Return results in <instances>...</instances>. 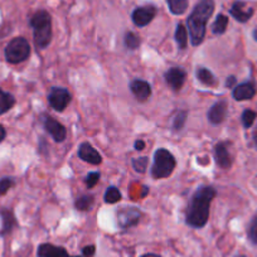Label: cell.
I'll return each mask as SVG.
<instances>
[{"label":"cell","instance_id":"obj_1","mask_svg":"<svg viewBox=\"0 0 257 257\" xmlns=\"http://www.w3.org/2000/svg\"><path fill=\"white\" fill-rule=\"evenodd\" d=\"M216 196L217 190L212 185L199 187L188 203L185 223L193 228H203L209 219V208Z\"/></svg>","mask_w":257,"mask_h":257},{"label":"cell","instance_id":"obj_2","mask_svg":"<svg viewBox=\"0 0 257 257\" xmlns=\"http://www.w3.org/2000/svg\"><path fill=\"white\" fill-rule=\"evenodd\" d=\"M214 8H216L214 0H201L188 17L187 29L192 46L197 47L202 44L206 37L207 23L214 13Z\"/></svg>","mask_w":257,"mask_h":257},{"label":"cell","instance_id":"obj_3","mask_svg":"<svg viewBox=\"0 0 257 257\" xmlns=\"http://www.w3.org/2000/svg\"><path fill=\"white\" fill-rule=\"evenodd\" d=\"M33 39L37 48L44 49L49 46L52 41V18L47 11H38L31 18Z\"/></svg>","mask_w":257,"mask_h":257},{"label":"cell","instance_id":"obj_4","mask_svg":"<svg viewBox=\"0 0 257 257\" xmlns=\"http://www.w3.org/2000/svg\"><path fill=\"white\" fill-rule=\"evenodd\" d=\"M175 165V158L169 150L160 148L155 152L154 154V163H153L152 168V175L154 179H164L172 175L174 172Z\"/></svg>","mask_w":257,"mask_h":257},{"label":"cell","instance_id":"obj_5","mask_svg":"<svg viewBox=\"0 0 257 257\" xmlns=\"http://www.w3.org/2000/svg\"><path fill=\"white\" fill-rule=\"evenodd\" d=\"M6 59L12 64H18L27 61L31 56V46L23 37L13 38L6 47Z\"/></svg>","mask_w":257,"mask_h":257},{"label":"cell","instance_id":"obj_6","mask_svg":"<svg viewBox=\"0 0 257 257\" xmlns=\"http://www.w3.org/2000/svg\"><path fill=\"white\" fill-rule=\"evenodd\" d=\"M48 103L53 110L62 112L71 102V93L67 88L52 87L48 93Z\"/></svg>","mask_w":257,"mask_h":257},{"label":"cell","instance_id":"obj_7","mask_svg":"<svg viewBox=\"0 0 257 257\" xmlns=\"http://www.w3.org/2000/svg\"><path fill=\"white\" fill-rule=\"evenodd\" d=\"M142 218V212L137 207H123L117 212V222L120 228L127 229L137 226Z\"/></svg>","mask_w":257,"mask_h":257},{"label":"cell","instance_id":"obj_8","mask_svg":"<svg viewBox=\"0 0 257 257\" xmlns=\"http://www.w3.org/2000/svg\"><path fill=\"white\" fill-rule=\"evenodd\" d=\"M157 7L152 6V4H148V6L138 7L137 9H134L132 14L133 23L135 24L139 28H143V27H147L148 24L152 23L153 19L157 16Z\"/></svg>","mask_w":257,"mask_h":257},{"label":"cell","instance_id":"obj_9","mask_svg":"<svg viewBox=\"0 0 257 257\" xmlns=\"http://www.w3.org/2000/svg\"><path fill=\"white\" fill-rule=\"evenodd\" d=\"M42 122H43V127L52 138H53L54 142L62 143L64 142L66 137H67V130L62 125L61 122L53 118L52 116L46 115L42 118Z\"/></svg>","mask_w":257,"mask_h":257},{"label":"cell","instance_id":"obj_10","mask_svg":"<svg viewBox=\"0 0 257 257\" xmlns=\"http://www.w3.org/2000/svg\"><path fill=\"white\" fill-rule=\"evenodd\" d=\"M165 82L172 88L173 91L178 92L182 90L185 80H187V72L180 67H172L165 72L164 75Z\"/></svg>","mask_w":257,"mask_h":257},{"label":"cell","instance_id":"obj_11","mask_svg":"<svg viewBox=\"0 0 257 257\" xmlns=\"http://www.w3.org/2000/svg\"><path fill=\"white\" fill-rule=\"evenodd\" d=\"M128 87H130V91L135 96V98L140 102H144L152 96V86H150V83L144 80H140V78L133 80Z\"/></svg>","mask_w":257,"mask_h":257},{"label":"cell","instance_id":"obj_12","mask_svg":"<svg viewBox=\"0 0 257 257\" xmlns=\"http://www.w3.org/2000/svg\"><path fill=\"white\" fill-rule=\"evenodd\" d=\"M227 108H228L227 101L221 100L218 101V102L214 103V105L208 110V113H207V117H208L209 122L214 126L223 122L227 117V111H228Z\"/></svg>","mask_w":257,"mask_h":257},{"label":"cell","instance_id":"obj_13","mask_svg":"<svg viewBox=\"0 0 257 257\" xmlns=\"http://www.w3.org/2000/svg\"><path fill=\"white\" fill-rule=\"evenodd\" d=\"M78 158L83 162L92 165H98L102 162V157L100 153L90 144V143H82L78 147Z\"/></svg>","mask_w":257,"mask_h":257},{"label":"cell","instance_id":"obj_14","mask_svg":"<svg viewBox=\"0 0 257 257\" xmlns=\"http://www.w3.org/2000/svg\"><path fill=\"white\" fill-rule=\"evenodd\" d=\"M229 14L239 23H246L253 16V8L247 6L244 2L237 0V2L232 4L231 9H229Z\"/></svg>","mask_w":257,"mask_h":257},{"label":"cell","instance_id":"obj_15","mask_svg":"<svg viewBox=\"0 0 257 257\" xmlns=\"http://www.w3.org/2000/svg\"><path fill=\"white\" fill-rule=\"evenodd\" d=\"M214 159H216L217 165L222 169H229L232 167V158L229 155L227 143H217L214 147Z\"/></svg>","mask_w":257,"mask_h":257},{"label":"cell","instance_id":"obj_16","mask_svg":"<svg viewBox=\"0 0 257 257\" xmlns=\"http://www.w3.org/2000/svg\"><path fill=\"white\" fill-rule=\"evenodd\" d=\"M38 257H81V256H70L68 252L63 247L54 246L52 243H42L39 244L37 249Z\"/></svg>","mask_w":257,"mask_h":257},{"label":"cell","instance_id":"obj_17","mask_svg":"<svg viewBox=\"0 0 257 257\" xmlns=\"http://www.w3.org/2000/svg\"><path fill=\"white\" fill-rule=\"evenodd\" d=\"M256 95V87L252 82H244L236 86L232 91V96L236 101H247L251 100Z\"/></svg>","mask_w":257,"mask_h":257},{"label":"cell","instance_id":"obj_18","mask_svg":"<svg viewBox=\"0 0 257 257\" xmlns=\"http://www.w3.org/2000/svg\"><path fill=\"white\" fill-rule=\"evenodd\" d=\"M196 77L202 85L208 86V87H212L217 83V78L208 68L206 67H198L196 71Z\"/></svg>","mask_w":257,"mask_h":257},{"label":"cell","instance_id":"obj_19","mask_svg":"<svg viewBox=\"0 0 257 257\" xmlns=\"http://www.w3.org/2000/svg\"><path fill=\"white\" fill-rule=\"evenodd\" d=\"M168 8L174 16H183L187 12L189 0H167Z\"/></svg>","mask_w":257,"mask_h":257},{"label":"cell","instance_id":"obj_20","mask_svg":"<svg viewBox=\"0 0 257 257\" xmlns=\"http://www.w3.org/2000/svg\"><path fill=\"white\" fill-rule=\"evenodd\" d=\"M14 105H16V98H14V96L0 88V115L8 112Z\"/></svg>","mask_w":257,"mask_h":257},{"label":"cell","instance_id":"obj_21","mask_svg":"<svg viewBox=\"0 0 257 257\" xmlns=\"http://www.w3.org/2000/svg\"><path fill=\"white\" fill-rule=\"evenodd\" d=\"M175 42L179 49H185L188 47V41H189V34H188V29L183 24H178L177 29H175Z\"/></svg>","mask_w":257,"mask_h":257},{"label":"cell","instance_id":"obj_22","mask_svg":"<svg viewBox=\"0 0 257 257\" xmlns=\"http://www.w3.org/2000/svg\"><path fill=\"white\" fill-rule=\"evenodd\" d=\"M2 214V218H3V229H2V234H7L13 229V227L16 226L17 222L14 218V214L12 213L8 209H3L0 212Z\"/></svg>","mask_w":257,"mask_h":257},{"label":"cell","instance_id":"obj_23","mask_svg":"<svg viewBox=\"0 0 257 257\" xmlns=\"http://www.w3.org/2000/svg\"><path fill=\"white\" fill-rule=\"evenodd\" d=\"M227 27H228V18H227V16L218 14L214 23L212 24V33L216 34V36H221V34H223L227 31Z\"/></svg>","mask_w":257,"mask_h":257},{"label":"cell","instance_id":"obj_24","mask_svg":"<svg viewBox=\"0 0 257 257\" xmlns=\"http://www.w3.org/2000/svg\"><path fill=\"white\" fill-rule=\"evenodd\" d=\"M93 202H95L93 196H91V194H85V196H81L76 199L75 208L77 209V211H81V212L90 211L91 207L93 206Z\"/></svg>","mask_w":257,"mask_h":257},{"label":"cell","instance_id":"obj_25","mask_svg":"<svg viewBox=\"0 0 257 257\" xmlns=\"http://www.w3.org/2000/svg\"><path fill=\"white\" fill-rule=\"evenodd\" d=\"M123 43H125V47L130 51H135L140 47L142 44V39L134 32H126L125 37H123Z\"/></svg>","mask_w":257,"mask_h":257},{"label":"cell","instance_id":"obj_26","mask_svg":"<svg viewBox=\"0 0 257 257\" xmlns=\"http://www.w3.org/2000/svg\"><path fill=\"white\" fill-rule=\"evenodd\" d=\"M121 192L116 187H108L105 192V196H103V201L107 204H115L117 202H120L121 199Z\"/></svg>","mask_w":257,"mask_h":257},{"label":"cell","instance_id":"obj_27","mask_svg":"<svg viewBox=\"0 0 257 257\" xmlns=\"http://www.w3.org/2000/svg\"><path fill=\"white\" fill-rule=\"evenodd\" d=\"M187 117H188V111L185 110H180L178 111L177 115L174 116V118H173V128H174L175 132H179V130H182L183 127H184L185 122H187Z\"/></svg>","mask_w":257,"mask_h":257},{"label":"cell","instance_id":"obj_28","mask_svg":"<svg viewBox=\"0 0 257 257\" xmlns=\"http://www.w3.org/2000/svg\"><path fill=\"white\" fill-rule=\"evenodd\" d=\"M256 116L257 113L254 112L253 110H249V108H247V110H244L243 112H242V116H241V121H242V125H243L244 128H249L252 125H253L254 120H256Z\"/></svg>","mask_w":257,"mask_h":257},{"label":"cell","instance_id":"obj_29","mask_svg":"<svg viewBox=\"0 0 257 257\" xmlns=\"http://www.w3.org/2000/svg\"><path fill=\"white\" fill-rule=\"evenodd\" d=\"M133 168L137 173H145L148 169V164H149V158L147 157H140L134 158L132 162Z\"/></svg>","mask_w":257,"mask_h":257},{"label":"cell","instance_id":"obj_30","mask_svg":"<svg viewBox=\"0 0 257 257\" xmlns=\"http://www.w3.org/2000/svg\"><path fill=\"white\" fill-rule=\"evenodd\" d=\"M247 236H248L251 243L257 244V216H254L251 219V222H249L248 229H247Z\"/></svg>","mask_w":257,"mask_h":257},{"label":"cell","instance_id":"obj_31","mask_svg":"<svg viewBox=\"0 0 257 257\" xmlns=\"http://www.w3.org/2000/svg\"><path fill=\"white\" fill-rule=\"evenodd\" d=\"M100 172H90L87 175H86L85 178V184L86 187L88 188V189H91V188L95 187L96 184L98 183V180H100Z\"/></svg>","mask_w":257,"mask_h":257},{"label":"cell","instance_id":"obj_32","mask_svg":"<svg viewBox=\"0 0 257 257\" xmlns=\"http://www.w3.org/2000/svg\"><path fill=\"white\" fill-rule=\"evenodd\" d=\"M16 184L13 178H2L0 179V194H6L13 185Z\"/></svg>","mask_w":257,"mask_h":257},{"label":"cell","instance_id":"obj_33","mask_svg":"<svg viewBox=\"0 0 257 257\" xmlns=\"http://www.w3.org/2000/svg\"><path fill=\"white\" fill-rule=\"evenodd\" d=\"M95 252H96V247L93 246V244L83 247V249H82V253L85 257H92L93 254H95Z\"/></svg>","mask_w":257,"mask_h":257},{"label":"cell","instance_id":"obj_34","mask_svg":"<svg viewBox=\"0 0 257 257\" xmlns=\"http://www.w3.org/2000/svg\"><path fill=\"white\" fill-rule=\"evenodd\" d=\"M134 149L137 150V152H142V150L145 149V142L142 139H138L137 142L134 143Z\"/></svg>","mask_w":257,"mask_h":257},{"label":"cell","instance_id":"obj_35","mask_svg":"<svg viewBox=\"0 0 257 257\" xmlns=\"http://www.w3.org/2000/svg\"><path fill=\"white\" fill-rule=\"evenodd\" d=\"M234 85H236V77H234V76H229V77H227L226 87L227 88H232Z\"/></svg>","mask_w":257,"mask_h":257},{"label":"cell","instance_id":"obj_36","mask_svg":"<svg viewBox=\"0 0 257 257\" xmlns=\"http://www.w3.org/2000/svg\"><path fill=\"white\" fill-rule=\"evenodd\" d=\"M7 137V132H6V128H4V126L0 125V143L3 142L4 139H6Z\"/></svg>","mask_w":257,"mask_h":257},{"label":"cell","instance_id":"obj_37","mask_svg":"<svg viewBox=\"0 0 257 257\" xmlns=\"http://www.w3.org/2000/svg\"><path fill=\"white\" fill-rule=\"evenodd\" d=\"M140 257H162V256H160V254H158V253H145V254H143V256H140Z\"/></svg>","mask_w":257,"mask_h":257},{"label":"cell","instance_id":"obj_38","mask_svg":"<svg viewBox=\"0 0 257 257\" xmlns=\"http://www.w3.org/2000/svg\"><path fill=\"white\" fill-rule=\"evenodd\" d=\"M252 37H253L254 41L257 42V27H256V28L253 29V32H252Z\"/></svg>","mask_w":257,"mask_h":257},{"label":"cell","instance_id":"obj_39","mask_svg":"<svg viewBox=\"0 0 257 257\" xmlns=\"http://www.w3.org/2000/svg\"><path fill=\"white\" fill-rule=\"evenodd\" d=\"M238 257H244V256H238Z\"/></svg>","mask_w":257,"mask_h":257}]
</instances>
